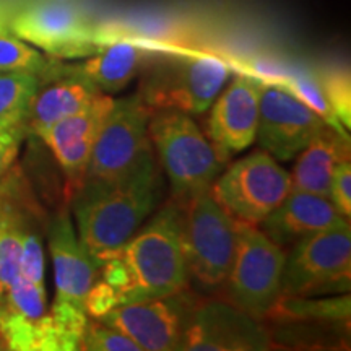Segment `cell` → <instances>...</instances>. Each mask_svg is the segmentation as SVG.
<instances>
[{
  "mask_svg": "<svg viewBox=\"0 0 351 351\" xmlns=\"http://www.w3.org/2000/svg\"><path fill=\"white\" fill-rule=\"evenodd\" d=\"M345 219L327 197L291 191L258 225L274 243L285 247Z\"/></svg>",
  "mask_w": 351,
  "mask_h": 351,
  "instance_id": "ffe728a7",
  "label": "cell"
},
{
  "mask_svg": "<svg viewBox=\"0 0 351 351\" xmlns=\"http://www.w3.org/2000/svg\"><path fill=\"white\" fill-rule=\"evenodd\" d=\"M231 75V65L213 54H178L145 73L140 96L155 111L204 114Z\"/></svg>",
  "mask_w": 351,
  "mask_h": 351,
  "instance_id": "8992f818",
  "label": "cell"
},
{
  "mask_svg": "<svg viewBox=\"0 0 351 351\" xmlns=\"http://www.w3.org/2000/svg\"><path fill=\"white\" fill-rule=\"evenodd\" d=\"M280 85H283L288 91H291L298 99H301L306 106H309L315 114H319L327 124L337 127V129L345 130V127L341 125L339 117L335 116L330 104H328L319 80H315V78L309 75H298L289 77L288 80L280 83Z\"/></svg>",
  "mask_w": 351,
  "mask_h": 351,
  "instance_id": "484cf974",
  "label": "cell"
},
{
  "mask_svg": "<svg viewBox=\"0 0 351 351\" xmlns=\"http://www.w3.org/2000/svg\"><path fill=\"white\" fill-rule=\"evenodd\" d=\"M351 230L348 219L295 244L287 256L280 295L295 298L350 287Z\"/></svg>",
  "mask_w": 351,
  "mask_h": 351,
  "instance_id": "ba28073f",
  "label": "cell"
},
{
  "mask_svg": "<svg viewBox=\"0 0 351 351\" xmlns=\"http://www.w3.org/2000/svg\"><path fill=\"white\" fill-rule=\"evenodd\" d=\"M33 202L16 171L0 181V295L20 275L21 245L26 231L36 226Z\"/></svg>",
  "mask_w": 351,
  "mask_h": 351,
  "instance_id": "d6986e66",
  "label": "cell"
},
{
  "mask_svg": "<svg viewBox=\"0 0 351 351\" xmlns=\"http://www.w3.org/2000/svg\"><path fill=\"white\" fill-rule=\"evenodd\" d=\"M289 192L291 176L265 150L230 166L210 187V194L223 208L249 225H258Z\"/></svg>",
  "mask_w": 351,
  "mask_h": 351,
  "instance_id": "30bf717a",
  "label": "cell"
},
{
  "mask_svg": "<svg viewBox=\"0 0 351 351\" xmlns=\"http://www.w3.org/2000/svg\"><path fill=\"white\" fill-rule=\"evenodd\" d=\"M20 275L36 285H44V247L38 228L26 231L21 245Z\"/></svg>",
  "mask_w": 351,
  "mask_h": 351,
  "instance_id": "f1b7e54d",
  "label": "cell"
},
{
  "mask_svg": "<svg viewBox=\"0 0 351 351\" xmlns=\"http://www.w3.org/2000/svg\"><path fill=\"white\" fill-rule=\"evenodd\" d=\"M78 350L85 351H142L134 340L108 324L88 317Z\"/></svg>",
  "mask_w": 351,
  "mask_h": 351,
  "instance_id": "d4e9b609",
  "label": "cell"
},
{
  "mask_svg": "<svg viewBox=\"0 0 351 351\" xmlns=\"http://www.w3.org/2000/svg\"><path fill=\"white\" fill-rule=\"evenodd\" d=\"M285 262L282 245L257 225L239 221L234 258L226 278L234 306L256 319L269 313L280 296Z\"/></svg>",
  "mask_w": 351,
  "mask_h": 351,
  "instance_id": "9c48e42d",
  "label": "cell"
},
{
  "mask_svg": "<svg viewBox=\"0 0 351 351\" xmlns=\"http://www.w3.org/2000/svg\"><path fill=\"white\" fill-rule=\"evenodd\" d=\"M7 25L16 36L56 59L93 56L101 47L99 29L80 0H26Z\"/></svg>",
  "mask_w": 351,
  "mask_h": 351,
  "instance_id": "52a82bcc",
  "label": "cell"
},
{
  "mask_svg": "<svg viewBox=\"0 0 351 351\" xmlns=\"http://www.w3.org/2000/svg\"><path fill=\"white\" fill-rule=\"evenodd\" d=\"M179 208L187 271L205 287H218L228 278L234 258L239 219L223 208L210 191L189 197Z\"/></svg>",
  "mask_w": 351,
  "mask_h": 351,
  "instance_id": "5b68a950",
  "label": "cell"
},
{
  "mask_svg": "<svg viewBox=\"0 0 351 351\" xmlns=\"http://www.w3.org/2000/svg\"><path fill=\"white\" fill-rule=\"evenodd\" d=\"M41 78L34 73H0V119L25 114Z\"/></svg>",
  "mask_w": 351,
  "mask_h": 351,
  "instance_id": "cb8c5ba5",
  "label": "cell"
},
{
  "mask_svg": "<svg viewBox=\"0 0 351 351\" xmlns=\"http://www.w3.org/2000/svg\"><path fill=\"white\" fill-rule=\"evenodd\" d=\"M23 116L25 114L0 119V181L12 169L25 137H29Z\"/></svg>",
  "mask_w": 351,
  "mask_h": 351,
  "instance_id": "4316f807",
  "label": "cell"
},
{
  "mask_svg": "<svg viewBox=\"0 0 351 351\" xmlns=\"http://www.w3.org/2000/svg\"><path fill=\"white\" fill-rule=\"evenodd\" d=\"M153 109L138 93L114 99L96 140L85 181H106L129 173L152 152L148 122Z\"/></svg>",
  "mask_w": 351,
  "mask_h": 351,
  "instance_id": "8fae6325",
  "label": "cell"
},
{
  "mask_svg": "<svg viewBox=\"0 0 351 351\" xmlns=\"http://www.w3.org/2000/svg\"><path fill=\"white\" fill-rule=\"evenodd\" d=\"M262 85L258 77L243 73L213 101L207 137L225 160L230 153L249 148L256 140Z\"/></svg>",
  "mask_w": 351,
  "mask_h": 351,
  "instance_id": "e0dca14e",
  "label": "cell"
},
{
  "mask_svg": "<svg viewBox=\"0 0 351 351\" xmlns=\"http://www.w3.org/2000/svg\"><path fill=\"white\" fill-rule=\"evenodd\" d=\"M0 351H8V343L2 333H0Z\"/></svg>",
  "mask_w": 351,
  "mask_h": 351,
  "instance_id": "1f68e13d",
  "label": "cell"
},
{
  "mask_svg": "<svg viewBox=\"0 0 351 351\" xmlns=\"http://www.w3.org/2000/svg\"><path fill=\"white\" fill-rule=\"evenodd\" d=\"M195 307L191 298L181 291L150 301L116 306L98 320L124 333L142 351L182 350Z\"/></svg>",
  "mask_w": 351,
  "mask_h": 351,
  "instance_id": "7c38bea8",
  "label": "cell"
},
{
  "mask_svg": "<svg viewBox=\"0 0 351 351\" xmlns=\"http://www.w3.org/2000/svg\"><path fill=\"white\" fill-rule=\"evenodd\" d=\"M112 106L114 98L101 95L85 109L56 122L39 135L62 169L69 200L85 182L95 143Z\"/></svg>",
  "mask_w": 351,
  "mask_h": 351,
  "instance_id": "5bb4252c",
  "label": "cell"
},
{
  "mask_svg": "<svg viewBox=\"0 0 351 351\" xmlns=\"http://www.w3.org/2000/svg\"><path fill=\"white\" fill-rule=\"evenodd\" d=\"M330 108L343 127L351 124V86L350 77L345 72H330L319 80Z\"/></svg>",
  "mask_w": 351,
  "mask_h": 351,
  "instance_id": "83f0119b",
  "label": "cell"
},
{
  "mask_svg": "<svg viewBox=\"0 0 351 351\" xmlns=\"http://www.w3.org/2000/svg\"><path fill=\"white\" fill-rule=\"evenodd\" d=\"M0 333L12 351H60L44 285L16 276L2 296Z\"/></svg>",
  "mask_w": 351,
  "mask_h": 351,
  "instance_id": "9a60e30c",
  "label": "cell"
},
{
  "mask_svg": "<svg viewBox=\"0 0 351 351\" xmlns=\"http://www.w3.org/2000/svg\"><path fill=\"white\" fill-rule=\"evenodd\" d=\"M148 135L168 174L176 199L184 202L210 191L226 160L189 114L160 109L152 114Z\"/></svg>",
  "mask_w": 351,
  "mask_h": 351,
  "instance_id": "277c9868",
  "label": "cell"
},
{
  "mask_svg": "<svg viewBox=\"0 0 351 351\" xmlns=\"http://www.w3.org/2000/svg\"><path fill=\"white\" fill-rule=\"evenodd\" d=\"M143 54L140 44L117 38L103 44L90 59L73 67L90 78L101 91L117 93L135 77Z\"/></svg>",
  "mask_w": 351,
  "mask_h": 351,
  "instance_id": "7402d4cb",
  "label": "cell"
},
{
  "mask_svg": "<svg viewBox=\"0 0 351 351\" xmlns=\"http://www.w3.org/2000/svg\"><path fill=\"white\" fill-rule=\"evenodd\" d=\"M160 191L153 150L129 173L106 181H85L73 194L77 236L98 263L125 244L152 213Z\"/></svg>",
  "mask_w": 351,
  "mask_h": 351,
  "instance_id": "7a4b0ae2",
  "label": "cell"
},
{
  "mask_svg": "<svg viewBox=\"0 0 351 351\" xmlns=\"http://www.w3.org/2000/svg\"><path fill=\"white\" fill-rule=\"evenodd\" d=\"M99 265V278L114 289L119 306L184 291L187 265L181 244L179 205H166Z\"/></svg>",
  "mask_w": 351,
  "mask_h": 351,
  "instance_id": "6da1fadb",
  "label": "cell"
},
{
  "mask_svg": "<svg viewBox=\"0 0 351 351\" xmlns=\"http://www.w3.org/2000/svg\"><path fill=\"white\" fill-rule=\"evenodd\" d=\"M270 339L256 317L238 306L212 301L195 307L184 337L182 350L258 351L269 350Z\"/></svg>",
  "mask_w": 351,
  "mask_h": 351,
  "instance_id": "2e32d148",
  "label": "cell"
},
{
  "mask_svg": "<svg viewBox=\"0 0 351 351\" xmlns=\"http://www.w3.org/2000/svg\"><path fill=\"white\" fill-rule=\"evenodd\" d=\"M291 191L309 192L328 199L332 176L341 161L350 160V138L343 129L326 124L298 153Z\"/></svg>",
  "mask_w": 351,
  "mask_h": 351,
  "instance_id": "44dd1931",
  "label": "cell"
},
{
  "mask_svg": "<svg viewBox=\"0 0 351 351\" xmlns=\"http://www.w3.org/2000/svg\"><path fill=\"white\" fill-rule=\"evenodd\" d=\"M47 245L56 280V300L49 313L62 351H73L78 350L88 320L85 298L98 280L101 265L83 247L65 208L47 226Z\"/></svg>",
  "mask_w": 351,
  "mask_h": 351,
  "instance_id": "3957f363",
  "label": "cell"
},
{
  "mask_svg": "<svg viewBox=\"0 0 351 351\" xmlns=\"http://www.w3.org/2000/svg\"><path fill=\"white\" fill-rule=\"evenodd\" d=\"M16 10V5L13 7L8 0H0V23H8L13 12Z\"/></svg>",
  "mask_w": 351,
  "mask_h": 351,
  "instance_id": "4dcf8cb0",
  "label": "cell"
},
{
  "mask_svg": "<svg viewBox=\"0 0 351 351\" xmlns=\"http://www.w3.org/2000/svg\"><path fill=\"white\" fill-rule=\"evenodd\" d=\"M59 59L43 54L33 44L16 36L7 23H0V73L25 72L39 78L49 75Z\"/></svg>",
  "mask_w": 351,
  "mask_h": 351,
  "instance_id": "603a6c76",
  "label": "cell"
},
{
  "mask_svg": "<svg viewBox=\"0 0 351 351\" xmlns=\"http://www.w3.org/2000/svg\"><path fill=\"white\" fill-rule=\"evenodd\" d=\"M103 91L75 67L57 64L49 75L43 77L26 106L23 122L28 135L39 137L56 122L72 116L91 104Z\"/></svg>",
  "mask_w": 351,
  "mask_h": 351,
  "instance_id": "ac0fdd59",
  "label": "cell"
},
{
  "mask_svg": "<svg viewBox=\"0 0 351 351\" xmlns=\"http://www.w3.org/2000/svg\"><path fill=\"white\" fill-rule=\"evenodd\" d=\"M328 200L335 207L341 217L348 219L351 217V165L348 161H341L337 166L332 176L330 189H328Z\"/></svg>",
  "mask_w": 351,
  "mask_h": 351,
  "instance_id": "f546056e",
  "label": "cell"
},
{
  "mask_svg": "<svg viewBox=\"0 0 351 351\" xmlns=\"http://www.w3.org/2000/svg\"><path fill=\"white\" fill-rule=\"evenodd\" d=\"M0 315H2V301H0Z\"/></svg>",
  "mask_w": 351,
  "mask_h": 351,
  "instance_id": "d6a6232c",
  "label": "cell"
},
{
  "mask_svg": "<svg viewBox=\"0 0 351 351\" xmlns=\"http://www.w3.org/2000/svg\"><path fill=\"white\" fill-rule=\"evenodd\" d=\"M327 122L280 83L263 82L256 140L276 161L298 156Z\"/></svg>",
  "mask_w": 351,
  "mask_h": 351,
  "instance_id": "4fadbf2b",
  "label": "cell"
}]
</instances>
